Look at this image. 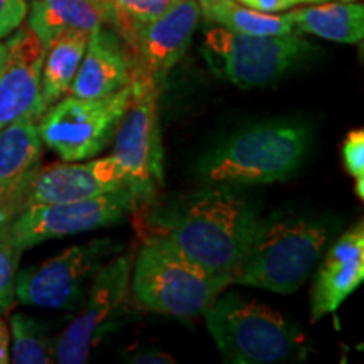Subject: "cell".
Returning a JSON list of instances; mask_svg holds the SVG:
<instances>
[{
  "label": "cell",
  "mask_w": 364,
  "mask_h": 364,
  "mask_svg": "<svg viewBox=\"0 0 364 364\" xmlns=\"http://www.w3.org/2000/svg\"><path fill=\"white\" fill-rule=\"evenodd\" d=\"M88 41L90 33L66 31L46 48L41 73V95L46 110L66 95L83 59Z\"/></svg>",
  "instance_id": "obj_20"
},
{
  "label": "cell",
  "mask_w": 364,
  "mask_h": 364,
  "mask_svg": "<svg viewBox=\"0 0 364 364\" xmlns=\"http://www.w3.org/2000/svg\"><path fill=\"white\" fill-rule=\"evenodd\" d=\"M134 70L127 48L115 33L102 26L90 34L83 59L66 95L85 100L105 98L129 85Z\"/></svg>",
  "instance_id": "obj_17"
},
{
  "label": "cell",
  "mask_w": 364,
  "mask_h": 364,
  "mask_svg": "<svg viewBox=\"0 0 364 364\" xmlns=\"http://www.w3.org/2000/svg\"><path fill=\"white\" fill-rule=\"evenodd\" d=\"M7 53L0 70V129L46 112L41 95L44 48L31 29H21L6 43Z\"/></svg>",
  "instance_id": "obj_14"
},
{
  "label": "cell",
  "mask_w": 364,
  "mask_h": 364,
  "mask_svg": "<svg viewBox=\"0 0 364 364\" xmlns=\"http://www.w3.org/2000/svg\"><path fill=\"white\" fill-rule=\"evenodd\" d=\"M135 255L127 252L103 265L95 275L80 316L66 327L53 346V358L61 364H83L107 318L122 306L132 277Z\"/></svg>",
  "instance_id": "obj_12"
},
{
  "label": "cell",
  "mask_w": 364,
  "mask_h": 364,
  "mask_svg": "<svg viewBox=\"0 0 364 364\" xmlns=\"http://www.w3.org/2000/svg\"><path fill=\"white\" fill-rule=\"evenodd\" d=\"M130 363H174V359H171V356H167V354L152 351V353H140L136 354V356H132Z\"/></svg>",
  "instance_id": "obj_28"
},
{
  "label": "cell",
  "mask_w": 364,
  "mask_h": 364,
  "mask_svg": "<svg viewBox=\"0 0 364 364\" xmlns=\"http://www.w3.org/2000/svg\"><path fill=\"white\" fill-rule=\"evenodd\" d=\"M198 2H199V6H201V11H203V9H204V7H208L209 4L213 2V0H198Z\"/></svg>",
  "instance_id": "obj_32"
},
{
  "label": "cell",
  "mask_w": 364,
  "mask_h": 364,
  "mask_svg": "<svg viewBox=\"0 0 364 364\" xmlns=\"http://www.w3.org/2000/svg\"><path fill=\"white\" fill-rule=\"evenodd\" d=\"M201 14L209 22L220 24L223 29L253 36H287L295 34L287 14H267L243 6L236 0H213Z\"/></svg>",
  "instance_id": "obj_21"
},
{
  "label": "cell",
  "mask_w": 364,
  "mask_h": 364,
  "mask_svg": "<svg viewBox=\"0 0 364 364\" xmlns=\"http://www.w3.org/2000/svg\"><path fill=\"white\" fill-rule=\"evenodd\" d=\"M304 127L262 125L241 132L215 150L203 172L213 182L270 184L285 181L299 169L307 152Z\"/></svg>",
  "instance_id": "obj_5"
},
{
  "label": "cell",
  "mask_w": 364,
  "mask_h": 364,
  "mask_svg": "<svg viewBox=\"0 0 364 364\" xmlns=\"http://www.w3.org/2000/svg\"><path fill=\"white\" fill-rule=\"evenodd\" d=\"M110 240H93L66 248L38 267L21 272L16 279V297L26 306L43 309H80L86 285L115 252Z\"/></svg>",
  "instance_id": "obj_9"
},
{
  "label": "cell",
  "mask_w": 364,
  "mask_h": 364,
  "mask_svg": "<svg viewBox=\"0 0 364 364\" xmlns=\"http://www.w3.org/2000/svg\"><path fill=\"white\" fill-rule=\"evenodd\" d=\"M132 290L150 312L177 318L203 316L231 285L230 277L211 275L161 240L145 238L132 267Z\"/></svg>",
  "instance_id": "obj_3"
},
{
  "label": "cell",
  "mask_w": 364,
  "mask_h": 364,
  "mask_svg": "<svg viewBox=\"0 0 364 364\" xmlns=\"http://www.w3.org/2000/svg\"><path fill=\"white\" fill-rule=\"evenodd\" d=\"M157 97L159 86L154 81L132 76L129 107L113 135V157L124 171L127 188L134 196L135 209L147 204L162 184Z\"/></svg>",
  "instance_id": "obj_7"
},
{
  "label": "cell",
  "mask_w": 364,
  "mask_h": 364,
  "mask_svg": "<svg viewBox=\"0 0 364 364\" xmlns=\"http://www.w3.org/2000/svg\"><path fill=\"white\" fill-rule=\"evenodd\" d=\"M107 16L91 0H34L29 14V29L38 36L44 51L66 31L93 33Z\"/></svg>",
  "instance_id": "obj_19"
},
{
  "label": "cell",
  "mask_w": 364,
  "mask_h": 364,
  "mask_svg": "<svg viewBox=\"0 0 364 364\" xmlns=\"http://www.w3.org/2000/svg\"><path fill=\"white\" fill-rule=\"evenodd\" d=\"M327 230L304 218L262 221L243 258L231 273V285L275 294H294L307 280L327 243Z\"/></svg>",
  "instance_id": "obj_2"
},
{
  "label": "cell",
  "mask_w": 364,
  "mask_h": 364,
  "mask_svg": "<svg viewBox=\"0 0 364 364\" xmlns=\"http://www.w3.org/2000/svg\"><path fill=\"white\" fill-rule=\"evenodd\" d=\"M295 34H312L326 41L358 44L364 38L363 4L331 0L295 7L287 12Z\"/></svg>",
  "instance_id": "obj_18"
},
{
  "label": "cell",
  "mask_w": 364,
  "mask_h": 364,
  "mask_svg": "<svg viewBox=\"0 0 364 364\" xmlns=\"http://www.w3.org/2000/svg\"><path fill=\"white\" fill-rule=\"evenodd\" d=\"M43 140L33 118L0 129V226L22 211L24 196L39 171Z\"/></svg>",
  "instance_id": "obj_15"
},
{
  "label": "cell",
  "mask_w": 364,
  "mask_h": 364,
  "mask_svg": "<svg viewBox=\"0 0 364 364\" xmlns=\"http://www.w3.org/2000/svg\"><path fill=\"white\" fill-rule=\"evenodd\" d=\"M91 2L97 6L100 11H102L105 16H107V21L110 22L112 19V11H113V4H115V0H91Z\"/></svg>",
  "instance_id": "obj_30"
},
{
  "label": "cell",
  "mask_w": 364,
  "mask_h": 364,
  "mask_svg": "<svg viewBox=\"0 0 364 364\" xmlns=\"http://www.w3.org/2000/svg\"><path fill=\"white\" fill-rule=\"evenodd\" d=\"M199 19L201 6L198 0H177L156 21L122 36L134 76L154 81L161 88L169 71L188 51Z\"/></svg>",
  "instance_id": "obj_11"
},
{
  "label": "cell",
  "mask_w": 364,
  "mask_h": 364,
  "mask_svg": "<svg viewBox=\"0 0 364 364\" xmlns=\"http://www.w3.org/2000/svg\"><path fill=\"white\" fill-rule=\"evenodd\" d=\"M14 338L12 363L17 364H48L53 363V344L46 336L44 327L26 314H14L11 317Z\"/></svg>",
  "instance_id": "obj_22"
},
{
  "label": "cell",
  "mask_w": 364,
  "mask_h": 364,
  "mask_svg": "<svg viewBox=\"0 0 364 364\" xmlns=\"http://www.w3.org/2000/svg\"><path fill=\"white\" fill-rule=\"evenodd\" d=\"M343 161L346 169L356 181V193L364 198V132H349L343 144Z\"/></svg>",
  "instance_id": "obj_25"
},
{
  "label": "cell",
  "mask_w": 364,
  "mask_h": 364,
  "mask_svg": "<svg viewBox=\"0 0 364 364\" xmlns=\"http://www.w3.org/2000/svg\"><path fill=\"white\" fill-rule=\"evenodd\" d=\"M243 6L252 7L255 11L267 12V14H279L289 9H295L300 6H311V4L331 2V0H236ZM344 2H354V0H344Z\"/></svg>",
  "instance_id": "obj_27"
},
{
  "label": "cell",
  "mask_w": 364,
  "mask_h": 364,
  "mask_svg": "<svg viewBox=\"0 0 364 364\" xmlns=\"http://www.w3.org/2000/svg\"><path fill=\"white\" fill-rule=\"evenodd\" d=\"M307 51L300 34L253 36L223 27L208 31L203 46L208 65L243 90L273 83Z\"/></svg>",
  "instance_id": "obj_8"
},
{
  "label": "cell",
  "mask_w": 364,
  "mask_h": 364,
  "mask_svg": "<svg viewBox=\"0 0 364 364\" xmlns=\"http://www.w3.org/2000/svg\"><path fill=\"white\" fill-rule=\"evenodd\" d=\"M9 344H11V339H9V331L4 321H0V364H6L11 361V354H9Z\"/></svg>",
  "instance_id": "obj_29"
},
{
  "label": "cell",
  "mask_w": 364,
  "mask_h": 364,
  "mask_svg": "<svg viewBox=\"0 0 364 364\" xmlns=\"http://www.w3.org/2000/svg\"><path fill=\"white\" fill-rule=\"evenodd\" d=\"M132 97V81L105 98L58 100L39 118L38 132L46 147L63 162L95 157L110 142Z\"/></svg>",
  "instance_id": "obj_6"
},
{
  "label": "cell",
  "mask_w": 364,
  "mask_h": 364,
  "mask_svg": "<svg viewBox=\"0 0 364 364\" xmlns=\"http://www.w3.org/2000/svg\"><path fill=\"white\" fill-rule=\"evenodd\" d=\"M6 53H7V48H6V44H2V43H0V70H2V66H4V61H6Z\"/></svg>",
  "instance_id": "obj_31"
},
{
  "label": "cell",
  "mask_w": 364,
  "mask_h": 364,
  "mask_svg": "<svg viewBox=\"0 0 364 364\" xmlns=\"http://www.w3.org/2000/svg\"><path fill=\"white\" fill-rule=\"evenodd\" d=\"M124 188L125 174L113 156L86 164H53L36 172L24 196L22 211L46 204L83 201Z\"/></svg>",
  "instance_id": "obj_13"
},
{
  "label": "cell",
  "mask_w": 364,
  "mask_h": 364,
  "mask_svg": "<svg viewBox=\"0 0 364 364\" xmlns=\"http://www.w3.org/2000/svg\"><path fill=\"white\" fill-rule=\"evenodd\" d=\"M364 280V226L354 225L332 245L312 287L311 317L334 312Z\"/></svg>",
  "instance_id": "obj_16"
},
{
  "label": "cell",
  "mask_w": 364,
  "mask_h": 364,
  "mask_svg": "<svg viewBox=\"0 0 364 364\" xmlns=\"http://www.w3.org/2000/svg\"><path fill=\"white\" fill-rule=\"evenodd\" d=\"M132 209L134 196L124 188L83 201L27 208L9 223L7 230L14 245L24 252L43 241L115 225Z\"/></svg>",
  "instance_id": "obj_10"
},
{
  "label": "cell",
  "mask_w": 364,
  "mask_h": 364,
  "mask_svg": "<svg viewBox=\"0 0 364 364\" xmlns=\"http://www.w3.org/2000/svg\"><path fill=\"white\" fill-rule=\"evenodd\" d=\"M176 2L177 0H115L110 24L118 34L125 36L136 27L156 21Z\"/></svg>",
  "instance_id": "obj_23"
},
{
  "label": "cell",
  "mask_w": 364,
  "mask_h": 364,
  "mask_svg": "<svg viewBox=\"0 0 364 364\" xmlns=\"http://www.w3.org/2000/svg\"><path fill=\"white\" fill-rule=\"evenodd\" d=\"M21 250L14 245L7 225L0 226V314L7 312L16 299V272Z\"/></svg>",
  "instance_id": "obj_24"
},
{
  "label": "cell",
  "mask_w": 364,
  "mask_h": 364,
  "mask_svg": "<svg viewBox=\"0 0 364 364\" xmlns=\"http://www.w3.org/2000/svg\"><path fill=\"white\" fill-rule=\"evenodd\" d=\"M26 16V0H0V39L19 29Z\"/></svg>",
  "instance_id": "obj_26"
},
{
  "label": "cell",
  "mask_w": 364,
  "mask_h": 364,
  "mask_svg": "<svg viewBox=\"0 0 364 364\" xmlns=\"http://www.w3.org/2000/svg\"><path fill=\"white\" fill-rule=\"evenodd\" d=\"M255 209L226 191L154 211L140 231L161 240L211 275L230 277L262 225Z\"/></svg>",
  "instance_id": "obj_1"
},
{
  "label": "cell",
  "mask_w": 364,
  "mask_h": 364,
  "mask_svg": "<svg viewBox=\"0 0 364 364\" xmlns=\"http://www.w3.org/2000/svg\"><path fill=\"white\" fill-rule=\"evenodd\" d=\"M211 338L228 363L270 364L302 351V338L273 309L228 292L203 314Z\"/></svg>",
  "instance_id": "obj_4"
}]
</instances>
